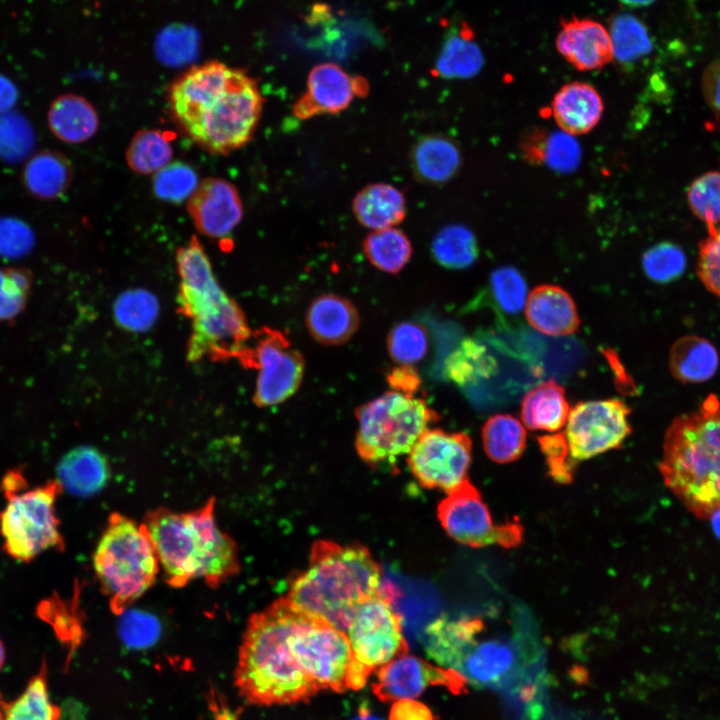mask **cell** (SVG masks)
Masks as SVG:
<instances>
[{
	"instance_id": "1",
	"label": "cell",
	"mask_w": 720,
	"mask_h": 720,
	"mask_svg": "<svg viewBox=\"0 0 720 720\" xmlns=\"http://www.w3.org/2000/svg\"><path fill=\"white\" fill-rule=\"evenodd\" d=\"M263 102L255 79L220 61L191 67L169 90L178 124L196 144L215 154H227L252 139Z\"/></svg>"
},
{
	"instance_id": "2",
	"label": "cell",
	"mask_w": 720,
	"mask_h": 720,
	"mask_svg": "<svg viewBox=\"0 0 720 720\" xmlns=\"http://www.w3.org/2000/svg\"><path fill=\"white\" fill-rule=\"evenodd\" d=\"M304 615L282 597L250 617L234 674L240 695L249 703L292 704L318 692L290 645V635Z\"/></svg>"
},
{
	"instance_id": "3",
	"label": "cell",
	"mask_w": 720,
	"mask_h": 720,
	"mask_svg": "<svg viewBox=\"0 0 720 720\" xmlns=\"http://www.w3.org/2000/svg\"><path fill=\"white\" fill-rule=\"evenodd\" d=\"M380 581V566L366 547L320 540L285 597L299 611L345 632L356 608L379 592Z\"/></svg>"
},
{
	"instance_id": "4",
	"label": "cell",
	"mask_w": 720,
	"mask_h": 720,
	"mask_svg": "<svg viewBox=\"0 0 720 720\" xmlns=\"http://www.w3.org/2000/svg\"><path fill=\"white\" fill-rule=\"evenodd\" d=\"M214 506L210 499L191 512L159 508L147 515L144 525L169 585L182 587L203 579L216 587L239 572L237 547L219 528Z\"/></svg>"
},
{
	"instance_id": "5",
	"label": "cell",
	"mask_w": 720,
	"mask_h": 720,
	"mask_svg": "<svg viewBox=\"0 0 720 720\" xmlns=\"http://www.w3.org/2000/svg\"><path fill=\"white\" fill-rule=\"evenodd\" d=\"M659 471L664 484L697 518L720 509V400L676 417L666 430Z\"/></svg>"
},
{
	"instance_id": "6",
	"label": "cell",
	"mask_w": 720,
	"mask_h": 720,
	"mask_svg": "<svg viewBox=\"0 0 720 720\" xmlns=\"http://www.w3.org/2000/svg\"><path fill=\"white\" fill-rule=\"evenodd\" d=\"M176 262L179 304L191 323L190 361L242 355L251 336L246 318L220 286L195 236L178 249Z\"/></svg>"
},
{
	"instance_id": "7",
	"label": "cell",
	"mask_w": 720,
	"mask_h": 720,
	"mask_svg": "<svg viewBox=\"0 0 720 720\" xmlns=\"http://www.w3.org/2000/svg\"><path fill=\"white\" fill-rule=\"evenodd\" d=\"M93 566L110 607L121 614L155 582L159 560L144 524L113 513L97 544Z\"/></svg>"
},
{
	"instance_id": "8",
	"label": "cell",
	"mask_w": 720,
	"mask_h": 720,
	"mask_svg": "<svg viewBox=\"0 0 720 720\" xmlns=\"http://www.w3.org/2000/svg\"><path fill=\"white\" fill-rule=\"evenodd\" d=\"M355 448L369 465L391 464L408 455L438 414L425 399L390 390L356 409Z\"/></svg>"
},
{
	"instance_id": "9",
	"label": "cell",
	"mask_w": 720,
	"mask_h": 720,
	"mask_svg": "<svg viewBox=\"0 0 720 720\" xmlns=\"http://www.w3.org/2000/svg\"><path fill=\"white\" fill-rule=\"evenodd\" d=\"M62 489L55 480L31 489L25 485L3 491L7 502L0 513V533L3 549L10 557L29 562L47 550H63L56 514Z\"/></svg>"
},
{
	"instance_id": "10",
	"label": "cell",
	"mask_w": 720,
	"mask_h": 720,
	"mask_svg": "<svg viewBox=\"0 0 720 720\" xmlns=\"http://www.w3.org/2000/svg\"><path fill=\"white\" fill-rule=\"evenodd\" d=\"M345 633L353 654L350 689L362 688L373 672L408 653L401 618L380 591L356 608Z\"/></svg>"
},
{
	"instance_id": "11",
	"label": "cell",
	"mask_w": 720,
	"mask_h": 720,
	"mask_svg": "<svg viewBox=\"0 0 720 720\" xmlns=\"http://www.w3.org/2000/svg\"><path fill=\"white\" fill-rule=\"evenodd\" d=\"M295 659L318 691L350 689L353 654L345 632L304 615L290 635Z\"/></svg>"
},
{
	"instance_id": "12",
	"label": "cell",
	"mask_w": 720,
	"mask_h": 720,
	"mask_svg": "<svg viewBox=\"0 0 720 720\" xmlns=\"http://www.w3.org/2000/svg\"><path fill=\"white\" fill-rule=\"evenodd\" d=\"M441 526L455 541L473 548L492 544L511 548L520 544L523 529L517 521L494 524L479 491L464 481L438 505Z\"/></svg>"
},
{
	"instance_id": "13",
	"label": "cell",
	"mask_w": 720,
	"mask_h": 720,
	"mask_svg": "<svg viewBox=\"0 0 720 720\" xmlns=\"http://www.w3.org/2000/svg\"><path fill=\"white\" fill-rule=\"evenodd\" d=\"M242 355L257 370L254 401L258 406L280 404L299 389L305 360L282 332L261 330L254 345L247 347Z\"/></svg>"
},
{
	"instance_id": "14",
	"label": "cell",
	"mask_w": 720,
	"mask_h": 720,
	"mask_svg": "<svg viewBox=\"0 0 720 720\" xmlns=\"http://www.w3.org/2000/svg\"><path fill=\"white\" fill-rule=\"evenodd\" d=\"M472 443L465 433L428 428L408 453V467L428 489L449 493L467 479Z\"/></svg>"
},
{
	"instance_id": "15",
	"label": "cell",
	"mask_w": 720,
	"mask_h": 720,
	"mask_svg": "<svg viewBox=\"0 0 720 720\" xmlns=\"http://www.w3.org/2000/svg\"><path fill=\"white\" fill-rule=\"evenodd\" d=\"M629 407L619 399L580 402L569 413L565 438L570 456L582 461L622 445L631 433Z\"/></svg>"
},
{
	"instance_id": "16",
	"label": "cell",
	"mask_w": 720,
	"mask_h": 720,
	"mask_svg": "<svg viewBox=\"0 0 720 720\" xmlns=\"http://www.w3.org/2000/svg\"><path fill=\"white\" fill-rule=\"evenodd\" d=\"M458 672L438 667L414 655L405 653L376 671L373 683L375 695L384 702L416 699L428 687L441 685L459 693L465 684Z\"/></svg>"
},
{
	"instance_id": "17",
	"label": "cell",
	"mask_w": 720,
	"mask_h": 720,
	"mask_svg": "<svg viewBox=\"0 0 720 720\" xmlns=\"http://www.w3.org/2000/svg\"><path fill=\"white\" fill-rule=\"evenodd\" d=\"M368 81L354 76L334 63L314 66L307 77V88L295 102L293 114L300 120L319 115H335L368 94Z\"/></svg>"
},
{
	"instance_id": "18",
	"label": "cell",
	"mask_w": 720,
	"mask_h": 720,
	"mask_svg": "<svg viewBox=\"0 0 720 720\" xmlns=\"http://www.w3.org/2000/svg\"><path fill=\"white\" fill-rule=\"evenodd\" d=\"M187 209L196 229L214 239L230 234L243 217L237 189L221 178L203 180L188 199Z\"/></svg>"
},
{
	"instance_id": "19",
	"label": "cell",
	"mask_w": 720,
	"mask_h": 720,
	"mask_svg": "<svg viewBox=\"0 0 720 720\" xmlns=\"http://www.w3.org/2000/svg\"><path fill=\"white\" fill-rule=\"evenodd\" d=\"M483 626L482 621L453 670L461 674L465 681L481 687L496 688L512 679L518 667L519 655L512 641L501 638L480 639Z\"/></svg>"
},
{
	"instance_id": "20",
	"label": "cell",
	"mask_w": 720,
	"mask_h": 720,
	"mask_svg": "<svg viewBox=\"0 0 720 720\" xmlns=\"http://www.w3.org/2000/svg\"><path fill=\"white\" fill-rule=\"evenodd\" d=\"M556 48L567 62L580 71L600 69L613 59L608 30L589 18L562 19Z\"/></svg>"
},
{
	"instance_id": "21",
	"label": "cell",
	"mask_w": 720,
	"mask_h": 720,
	"mask_svg": "<svg viewBox=\"0 0 720 720\" xmlns=\"http://www.w3.org/2000/svg\"><path fill=\"white\" fill-rule=\"evenodd\" d=\"M359 324L356 306L348 298L333 293L313 299L305 315L310 336L326 346L345 344L357 332Z\"/></svg>"
},
{
	"instance_id": "22",
	"label": "cell",
	"mask_w": 720,
	"mask_h": 720,
	"mask_svg": "<svg viewBox=\"0 0 720 720\" xmlns=\"http://www.w3.org/2000/svg\"><path fill=\"white\" fill-rule=\"evenodd\" d=\"M525 315L528 323L548 336H567L576 332L580 318L574 300L563 288L543 284L529 294Z\"/></svg>"
},
{
	"instance_id": "23",
	"label": "cell",
	"mask_w": 720,
	"mask_h": 720,
	"mask_svg": "<svg viewBox=\"0 0 720 720\" xmlns=\"http://www.w3.org/2000/svg\"><path fill=\"white\" fill-rule=\"evenodd\" d=\"M604 110L599 92L590 84L571 82L562 86L551 104V114L562 131L581 135L591 131Z\"/></svg>"
},
{
	"instance_id": "24",
	"label": "cell",
	"mask_w": 720,
	"mask_h": 720,
	"mask_svg": "<svg viewBox=\"0 0 720 720\" xmlns=\"http://www.w3.org/2000/svg\"><path fill=\"white\" fill-rule=\"evenodd\" d=\"M415 177L427 184H443L452 179L461 166L458 145L448 136L426 135L420 138L410 153Z\"/></svg>"
},
{
	"instance_id": "25",
	"label": "cell",
	"mask_w": 720,
	"mask_h": 720,
	"mask_svg": "<svg viewBox=\"0 0 720 720\" xmlns=\"http://www.w3.org/2000/svg\"><path fill=\"white\" fill-rule=\"evenodd\" d=\"M352 211L357 221L372 231L391 228L404 220L406 199L393 185L373 183L355 195Z\"/></svg>"
},
{
	"instance_id": "26",
	"label": "cell",
	"mask_w": 720,
	"mask_h": 720,
	"mask_svg": "<svg viewBox=\"0 0 720 720\" xmlns=\"http://www.w3.org/2000/svg\"><path fill=\"white\" fill-rule=\"evenodd\" d=\"M47 119L51 132L70 144L89 140L99 126L95 108L87 99L75 94L57 97L49 107Z\"/></svg>"
},
{
	"instance_id": "27",
	"label": "cell",
	"mask_w": 720,
	"mask_h": 720,
	"mask_svg": "<svg viewBox=\"0 0 720 720\" xmlns=\"http://www.w3.org/2000/svg\"><path fill=\"white\" fill-rule=\"evenodd\" d=\"M57 475L62 488L74 495L87 496L104 487L109 469L105 457L97 449L81 446L61 459Z\"/></svg>"
},
{
	"instance_id": "28",
	"label": "cell",
	"mask_w": 720,
	"mask_h": 720,
	"mask_svg": "<svg viewBox=\"0 0 720 720\" xmlns=\"http://www.w3.org/2000/svg\"><path fill=\"white\" fill-rule=\"evenodd\" d=\"M570 410L564 388L549 379L525 394L520 415L531 430L557 432L566 424Z\"/></svg>"
},
{
	"instance_id": "29",
	"label": "cell",
	"mask_w": 720,
	"mask_h": 720,
	"mask_svg": "<svg viewBox=\"0 0 720 720\" xmlns=\"http://www.w3.org/2000/svg\"><path fill=\"white\" fill-rule=\"evenodd\" d=\"M718 365V352L705 338L684 336L671 347L670 371L683 383H702L709 380L716 373Z\"/></svg>"
},
{
	"instance_id": "30",
	"label": "cell",
	"mask_w": 720,
	"mask_h": 720,
	"mask_svg": "<svg viewBox=\"0 0 720 720\" xmlns=\"http://www.w3.org/2000/svg\"><path fill=\"white\" fill-rule=\"evenodd\" d=\"M484 64V57L470 27L463 23L446 38L435 63L434 73L446 79H467L475 76Z\"/></svg>"
},
{
	"instance_id": "31",
	"label": "cell",
	"mask_w": 720,
	"mask_h": 720,
	"mask_svg": "<svg viewBox=\"0 0 720 720\" xmlns=\"http://www.w3.org/2000/svg\"><path fill=\"white\" fill-rule=\"evenodd\" d=\"M72 169L69 160L56 151H41L26 163L23 180L27 190L41 199L60 197L69 187Z\"/></svg>"
},
{
	"instance_id": "32",
	"label": "cell",
	"mask_w": 720,
	"mask_h": 720,
	"mask_svg": "<svg viewBox=\"0 0 720 720\" xmlns=\"http://www.w3.org/2000/svg\"><path fill=\"white\" fill-rule=\"evenodd\" d=\"M497 361L475 338H465L445 361L446 376L461 387L488 379L496 373Z\"/></svg>"
},
{
	"instance_id": "33",
	"label": "cell",
	"mask_w": 720,
	"mask_h": 720,
	"mask_svg": "<svg viewBox=\"0 0 720 720\" xmlns=\"http://www.w3.org/2000/svg\"><path fill=\"white\" fill-rule=\"evenodd\" d=\"M482 441L487 456L504 464L517 460L526 448L523 424L509 414H496L482 427Z\"/></svg>"
},
{
	"instance_id": "34",
	"label": "cell",
	"mask_w": 720,
	"mask_h": 720,
	"mask_svg": "<svg viewBox=\"0 0 720 720\" xmlns=\"http://www.w3.org/2000/svg\"><path fill=\"white\" fill-rule=\"evenodd\" d=\"M362 247L370 264L389 274L400 272L413 251L408 237L395 227L370 232L364 238Z\"/></svg>"
},
{
	"instance_id": "35",
	"label": "cell",
	"mask_w": 720,
	"mask_h": 720,
	"mask_svg": "<svg viewBox=\"0 0 720 720\" xmlns=\"http://www.w3.org/2000/svg\"><path fill=\"white\" fill-rule=\"evenodd\" d=\"M431 252L435 261L448 269L471 266L479 255L474 234L465 226L453 224L442 228L433 238Z\"/></svg>"
},
{
	"instance_id": "36",
	"label": "cell",
	"mask_w": 720,
	"mask_h": 720,
	"mask_svg": "<svg viewBox=\"0 0 720 720\" xmlns=\"http://www.w3.org/2000/svg\"><path fill=\"white\" fill-rule=\"evenodd\" d=\"M613 58L631 64L651 53L653 44L646 26L634 15H616L609 28Z\"/></svg>"
},
{
	"instance_id": "37",
	"label": "cell",
	"mask_w": 720,
	"mask_h": 720,
	"mask_svg": "<svg viewBox=\"0 0 720 720\" xmlns=\"http://www.w3.org/2000/svg\"><path fill=\"white\" fill-rule=\"evenodd\" d=\"M172 156L170 141L161 131L144 129L132 138L126 151V162L135 173L148 175L168 165Z\"/></svg>"
},
{
	"instance_id": "38",
	"label": "cell",
	"mask_w": 720,
	"mask_h": 720,
	"mask_svg": "<svg viewBox=\"0 0 720 720\" xmlns=\"http://www.w3.org/2000/svg\"><path fill=\"white\" fill-rule=\"evenodd\" d=\"M159 301L151 292L141 288L129 289L120 294L113 305V316L120 328L143 333L152 328L158 319Z\"/></svg>"
},
{
	"instance_id": "39",
	"label": "cell",
	"mask_w": 720,
	"mask_h": 720,
	"mask_svg": "<svg viewBox=\"0 0 720 720\" xmlns=\"http://www.w3.org/2000/svg\"><path fill=\"white\" fill-rule=\"evenodd\" d=\"M60 710L49 698L46 664L13 702L7 703L3 720H59Z\"/></svg>"
},
{
	"instance_id": "40",
	"label": "cell",
	"mask_w": 720,
	"mask_h": 720,
	"mask_svg": "<svg viewBox=\"0 0 720 720\" xmlns=\"http://www.w3.org/2000/svg\"><path fill=\"white\" fill-rule=\"evenodd\" d=\"M489 293L497 311L513 316L525 309L527 285L522 274L514 267H499L491 273Z\"/></svg>"
},
{
	"instance_id": "41",
	"label": "cell",
	"mask_w": 720,
	"mask_h": 720,
	"mask_svg": "<svg viewBox=\"0 0 720 720\" xmlns=\"http://www.w3.org/2000/svg\"><path fill=\"white\" fill-rule=\"evenodd\" d=\"M199 184L195 170L180 161L169 163L156 172L152 179L154 194L171 203H181L189 199Z\"/></svg>"
},
{
	"instance_id": "42",
	"label": "cell",
	"mask_w": 720,
	"mask_h": 720,
	"mask_svg": "<svg viewBox=\"0 0 720 720\" xmlns=\"http://www.w3.org/2000/svg\"><path fill=\"white\" fill-rule=\"evenodd\" d=\"M391 359L398 365H413L421 361L428 350V338L424 328L404 321L395 325L386 342Z\"/></svg>"
},
{
	"instance_id": "43",
	"label": "cell",
	"mask_w": 720,
	"mask_h": 720,
	"mask_svg": "<svg viewBox=\"0 0 720 720\" xmlns=\"http://www.w3.org/2000/svg\"><path fill=\"white\" fill-rule=\"evenodd\" d=\"M687 264L683 250L671 242H661L649 248L642 257L646 276L657 283H667L679 278Z\"/></svg>"
},
{
	"instance_id": "44",
	"label": "cell",
	"mask_w": 720,
	"mask_h": 720,
	"mask_svg": "<svg viewBox=\"0 0 720 720\" xmlns=\"http://www.w3.org/2000/svg\"><path fill=\"white\" fill-rule=\"evenodd\" d=\"M34 145L30 123L21 114L7 112L0 115V158L18 162L26 157Z\"/></svg>"
},
{
	"instance_id": "45",
	"label": "cell",
	"mask_w": 720,
	"mask_h": 720,
	"mask_svg": "<svg viewBox=\"0 0 720 720\" xmlns=\"http://www.w3.org/2000/svg\"><path fill=\"white\" fill-rule=\"evenodd\" d=\"M687 200L693 214L708 227L720 223V172H707L695 179Z\"/></svg>"
},
{
	"instance_id": "46",
	"label": "cell",
	"mask_w": 720,
	"mask_h": 720,
	"mask_svg": "<svg viewBox=\"0 0 720 720\" xmlns=\"http://www.w3.org/2000/svg\"><path fill=\"white\" fill-rule=\"evenodd\" d=\"M31 288V275L18 268L0 269V320L14 318L23 309Z\"/></svg>"
},
{
	"instance_id": "47",
	"label": "cell",
	"mask_w": 720,
	"mask_h": 720,
	"mask_svg": "<svg viewBox=\"0 0 720 720\" xmlns=\"http://www.w3.org/2000/svg\"><path fill=\"white\" fill-rule=\"evenodd\" d=\"M581 150L573 135L564 131L548 132L542 152V163L558 172H571L579 164Z\"/></svg>"
},
{
	"instance_id": "48",
	"label": "cell",
	"mask_w": 720,
	"mask_h": 720,
	"mask_svg": "<svg viewBox=\"0 0 720 720\" xmlns=\"http://www.w3.org/2000/svg\"><path fill=\"white\" fill-rule=\"evenodd\" d=\"M708 230L699 246L697 274L705 287L720 297V227L709 226Z\"/></svg>"
},
{
	"instance_id": "49",
	"label": "cell",
	"mask_w": 720,
	"mask_h": 720,
	"mask_svg": "<svg viewBox=\"0 0 720 720\" xmlns=\"http://www.w3.org/2000/svg\"><path fill=\"white\" fill-rule=\"evenodd\" d=\"M538 442L552 476L561 482L570 480L573 472V459L570 456L565 435L563 433L544 435L538 438Z\"/></svg>"
},
{
	"instance_id": "50",
	"label": "cell",
	"mask_w": 720,
	"mask_h": 720,
	"mask_svg": "<svg viewBox=\"0 0 720 720\" xmlns=\"http://www.w3.org/2000/svg\"><path fill=\"white\" fill-rule=\"evenodd\" d=\"M34 241L31 229L13 218L0 219V255L16 258L26 254Z\"/></svg>"
},
{
	"instance_id": "51",
	"label": "cell",
	"mask_w": 720,
	"mask_h": 720,
	"mask_svg": "<svg viewBox=\"0 0 720 720\" xmlns=\"http://www.w3.org/2000/svg\"><path fill=\"white\" fill-rule=\"evenodd\" d=\"M123 641L132 648H145L152 645L159 636L156 622L149 617H127L121 628Z\"/></svg>"
},
{
	"instance_id": "52",
	"label": "cell",
	"mask_w": 720,
	"mask_h": 720,
	"mask_svg": "<svg viewBox=\"0 0 720 720\" xmlns=\"http://www.w3.org/2000/svg\"><path fill=\"white\" fill-rule=\"evenodd\" d=\"M387 381L391 390L408 395H414L421 384L419 374L412 365L393 368L387 375Z\"/></svg>"
},
{
	"instance_id": "53",
	"label": "cell",
	"mask_w": 720,
	"mask_h": 720,
	"mask_svg": "<svg viewBox=\"0 0 720 720\" xmlns=\"http://www.w3.org/2000/svg\"><path fill=\"white\" fill-rule=\"evenodd\" d=\"M388 720H434L431 710L416 699H401L392 703Z\"/></svg>"
},
{
	"instance_id": "54",
	"label": "cell",
	"mask_w": 720,
	"mask_h": 720,
	"mask_svg": "<svg viewBox=\"0 0 720 720\" xmlns=\"http://www.w3.org/2000/svg\"><path fill=\"white\" fill-rule=\"evenodd\" d=\"M548 131L540 128H530L521 137L520 150L523 157L530 163L542 164V152Z\"/></svg>"
},
{
	"instance_id": "55",
	"label": "cell",
	"mask_w": 720,
	"mask_h": 720,
	"mask_svg": "<svg viewBox=\"0 0 720 720\" xmlns=\"http://www.w3.org/2000/svg\"><path fill=\"white\" fill-rule=\"evenodd\" d=\"M702 91L707 104L720 114V59L712 62L702 76Z\"/></svg>"
},
{
	"instance_id": "56",
	"label": "cell",
	"mask_w": 720,
	"mask_h": 720,
	"mask_svg": "<svg viewBox=\"0 0 720 720\" xmlns=\"http://www.w3.org/2000/svg\"><path fill=\"white\" fill-rule=\"evenodd\" d=\"M18 98V91L14 83L0 74V115L7 113Z\"/></svg>"
},
{
	"instance_id": "57",
	"label": "cell",
	"mask_w": 720,
	"mask_h": 720,
	"mask_svg": "<svg viewBox=\"0 0 720 720\" xmlns=\"http://www.w3.org/2000/svg\"><path fill=\"white\" fill-rule=\"evenodd\" d=\"M619 1L627 6L643 7V6L650 5L655 0H619Z\"/></svg>"
},
{
	"instance_id": "58",
	"label": "cell",
	"mask_w": 720,
	"mask_h": 720,
	"mask_svg": "<svg viewBox=\"0 0 720 720\" xmlns=\"http://www.w3.org/2000/svg\"><path fill=\"white\" fill-rule=\"evenodd\" d=\"M716 535L720 538V509L717 510L710 518Z\"/></svg>"
},
{
	"instance_id": "59",
	"label": "cell",
	"mask_w": 720,
	"mask_h": 720,
	"mask_svg": "<svg viewBox=\"0 0 720 720\" xmlns=\"http://www.w3.org/2000/svg\"><path fill=\"white\" fill-rule=\"evenodd\" d=\"M217 720H236L235 716L228 710H217Z\"/></svg>"
},
{
	"instance_id": "60",
	"label": "cell",
	"mask_w": 720,
	"mask_h": 720,
	"mask_svg": "<svg viewBox=\"0 0 720 720\" xmlns=\"http://www.w3.org/2000/svg\"><path fill=\"white\" fill-rule=\"evenodd\" d=\"M5 657H6L5 648H4L2 641L0 640V670L2 669V667L4 665Z\"/></svg>"
},
{
	"instance_id": "61",
	"label": "cell",
	"mask_w": 720,
	"mask_h": 720,
	"mask_svg": "<svg viewBox=\"0 0 720 720\" xmlns=\"http://www.w3.org/2000/svg\"><path fill=\"white\" fill-rule=\"evenodd\" d=\"M355 720H379V719L375 718L374 716H372L369 713H367L366 711H364Z\"/></svg>"
},
{
	"instance_id": "62",
	"label": "cell",
	"mask_w": 720,
	"mask_h": 720,
	"mask_svg": "<svg viewBox=\"0 0 720 720\" xmlns=\"http://www.w3.org/2000/svg\"><path fill=\"white\" fill-rule=\"evenodd\" d=\"M6 706L7 703L2 699V696L0 694V720H3Z\"/></svg>"
}]
</instances>
